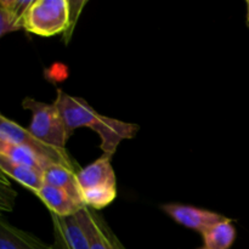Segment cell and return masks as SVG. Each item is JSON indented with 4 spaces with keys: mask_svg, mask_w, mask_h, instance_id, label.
Segmentation results:
<instances>
[{
    "mask_svg": "<svg viewBox=\"0 0 249 249\" xmlns=\"http://www.w3.org/2000/svg\"><path fill=\"white\" fill-rule=\"evenodd\" d=\"M0 249H53L32 233L24 232L6 221L0 223Z\"/></svg>",
    "mask_w": 249,
    "mask_h": 249,
    "instance_id": "12",
    "label": "cell"
},
{
    "mask_svg": "<svg viewBox=\"0 0 249 249\" xmlns=\"http://www.w3.org/2000/svg\"><path fill=\"white\" fill-rule=\"evenodd\" d=\"M77 173L78 172H75L74 169H71V168L66 167V165L55 163V164L50 165L44 172V184L65 190L71 196L74 197L75 199H78V201L83 203L79 187H78L77 177H75Z\"/></svg>",
    "mask_w": 249,
    "mask_h": 249,
    "instance_id": "13",
    "label": "cell"
},
{
    "mask_svg": "<svg viewBox=\"0 0 249 249\" xmlns=\"http://www.w3.org/2000/svg\"><path fill=\"white\" fill-rule=\"evenodd\" d=\"M0 141L23 145L26 147L32 148L43 157L50 160L51 162L74 169V165H73V162L67 151L46 145L43 141L38 140L36 136L32 135L28 129H24L23 126L15 123L14 121H10L2 114L0 116Z\"/></svg>",
    "mask_w": 249,
    "mask_h": 249,
    "instance_id": "4",
    "label": "cell"
},
{
    "mask_svg": "<svg viewBox=\"0 0 249 249\" xmlns=\"http://www.w3.org/2000/svg\"><path fill=\"white\" fill-rule=\"evenodd\" d=\"M33 0H2L0 2V36L24 29V17Z\"/></svg>",
    "mask_w": 249,
    "mask_h": 249,
    "instance_id": "11",
    "label": "cell"
},
{
    "mask_svg": "<svg viewBox=\"0 0 249 249\" xmlns=\"http://www.w3.org/2000/svg\"><path fill=\"white\" fill-rule=\"evenodd\" d=\"M0 157L5 158L9 162L15 163V164L33 168V169L38 170L43 174L50 165L55 164L50 160L40 156L32 148L26 147L23 145L2 142V141H0Z\"/></svg>",
    "mask_w": 249,
    "mask_h": 249,
    "instance_id": "10",
    "label": "cell"
},
{
    "mask_svg": "<svg viewBox=\"0 0 249 249\" xmlns=\"http://www.w3.org/2000/svg\"><path fill=\"white\" fill-rule=\"evenodd\" d=\"M77 216L89 237L91 249H124L101 218L92 213L88 207L77 213Z\"/></svg>",
    "mask_w": 249,
    "mask_h": 249,
    "instance_id": "8",
    "label": "cell"
},
{
    "mask_svg": "<svg viewBox=\"0 0 249 249\" xmlns=\"http://www.w3.org/2000/svg\"><path fill=\"white\" fill-rule=\"evenodd\" d=\"M75 177L85 207L102 209L116 199V174L109 156L104 155L88 167L78 170Z\"/></svg>",
    "mask_w": 249,
    "mask_h": 249,
    "instance_id": "1",
    "label": "cell"
},
{
    "mask_svg": "<svg viewBox=\"0 0 249 249\" xmlns=\"http://www.w3.org/2000/svg\"><path fill=\"white\" fill-rule=\"evenodd\" d=\"M22 107L29 109L33 116L28 128L29 133L46 145L65 150L66 142L71 136L57 106L26 97L22 102Z\"/></svg>",
    "mask_w": 249,
    "mask_h": 249,
    "instance_id": "3",
    "label": "cell"
},
{
    "mask_svg": "<svg viewBox=\"0 0 249 249\" xmlns=\"http://www.w3.org/2000/svg\"><path fill=\"white\" fill-rule=\"evenodd\" d=\"M162 209L167 215H169L178 224L197 231V232H201L202 235L212 226L226 219L225 216L215 213V212L199 209L196 207L186 206V204H164L162 206Z\"/></svg>",
    "mask_w": 249,
    "mask_h": 249,
    "instance_id": "6",
    "label": "cell"
},
{
    "mask_svg": "<svg viewBox=\"0 0 249 249\" xmlns=\"http://www.w3.org/2000/svg\"><path fill=\"white\" fill-rule=\"evenodd\" d=\"M199 249H208V248H206V247H202V248H199Z\"/></svg>",
    "mask_w": 249,
    "mask_h": 249,
    "instance_id": "17",
    "label": "cell"
},
{
    "mask_svg": "<svg viewBox=\"0 0 249 249\" xmlns=\"http://www.w3.org/2000/svg\"><path fill=\"white\" fill-rule=\"evenodd\" d=\"M204 247L208 249H230L236 240V229L230 219H224L203 233Z\"/></svg>",
    "mask_w": 249,
    "mask_h": 249,
    "instance_id": "15",
    "label": "cell"
},
{
    "mask_svg": "<svg viewBox=\"0 0 249 249\" xmlns=\"http://www.w3.org/2000/svg\"><path fill=\"white\" fill-rule=\"evenodd\" d=\"M246 5H247V27L249 28V0H247V2H246Z\"/></svg>",
    "mask_w": 249,
    "mask_h": 249,
    "instance_id": "16",
    "label": "cell"
},
{
    "mask_svg": "<svg viewBox=\"0 0 249 249\" xmlns=\"http://www.w3.org/2000/svg\"><path fill=\"white\" fill-rule=\"evenodd\" d=\"M36 196L45 203L53 215L61 218L75 215L85 207L82 202L71 196L65 190L46 184H44L43 187L36 192Z\"/></svg>",
    "mask_w": 249,
    "mask_h": 249,
    "instance_id": "9",
    "label": "cell"
},
{
    "mask_svg": "<svg viewBox=\"0 0 249 249\" xmlns=\"http://www.w3.org/2000/svg\"><path fill=\"white\" fill-rule=\"evenodd\" d=\"M0 168H1L2 173L5 175L16 180L22 186L32 190L36 195L43 187V173L38 172V170L33 169V168L15 164V163L9 162V160L2 157H0Z\"/></svg>",
    "mask_w": 249,
    "mask_h": 249,
    "instance_id": "14",
    "label": "cell"
},
{
    "mask_svg": "<svg viewBox=\"0 0 249 249\" xmlns=\"http://www.w3.org/2000/svg\"><path fill=\"white\" fill-rule=\"evenodd\" d=\"M70 0H33L24 17V29L40 36L68 33L77 17Z\"/></svg>",
    "mask_w": 249,
    "mask_h": 249,
    "instance_id": "2",
    "label": "cell"
},
{
    "mask_svg": "<svg viewBox=\"0 0 249 249\" xmlns=\"http://www.w3.org/2000/svg\"><path fill=\"white\" fill-rule=\"evenodd\" d=\"M138 130L139 125L136 124L125 123L101 114L94 131L99 134L101 139V150L104 151V155L112 157L119 143L126 139H133Z\"/></svg>",
    "mask_w": 249,
    "mask_h": 249,
    "instance_id": "7",
    "label": "cell"
},
{
    "mask_svg": "<svg viewBox=\"0 0 249 249\" xmlns=\"http://www.w3.org/2000/svg\"><path fill=\"white\" fill-rule=\"evenodd\" d=\"M55 105L60 109L70 136L78 128H90L95 130L101 116L85 100L71 96L62 90L57 91Z\"/></svg>",
    "mask_w": 249,
    "mask_h": 249,
    "instance_id": "5",
    "label": "cell"
}]
</instances>
